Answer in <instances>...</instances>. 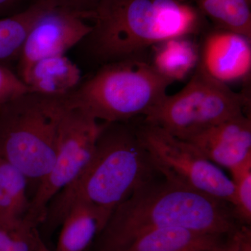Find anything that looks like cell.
<instances>
[{"instance_id":"2","label":"cell","mask_w":251,"mask_h":251,"mask_svg":"<svg viewBox=\"0 0 251 251\" xmlns=\"http://www.w3.org/2000/svg\"><path fill=\"white\" fill-rule=\"evenodd\" d=\"M92 30L82 41L100 66L148 59L153 46L176 36L201 35L209 21L191 0H101L91 13Z\"/></svg>"},{"instance_id":"9","label":"cell","mask_w":251,"mask_h":251,"mask_svg":"<svg viewBox=\"0 0 251 251\" xmlns=\"http://www.w3.org/2000/svg\"><path fill=\"white\" fill-rule=\"evenodd\" d=\"M85 15L50 6L31 27L18 59L19 75L32 63L51 56L64 54L92 30Z\"/></svg>"},{"instance_id":"10","label":"cell","mask_w":251,"mask_h":251,"mask_svg":"<svg viewBox=\"0 0 251 251\" xmlns=\"http://www.w3.org/2000/svg\"><path fill=\"white\" fill-rule=\"evenodd\" d=\"M200 67L227 84L248 82L251 74V39L228 29L209 27L201 34Z\"/></svg>"},{"instance_id":"15","label":"cell","mask_w":251,"mask_h":251,"mask_svg":"<svg viewBox=\"0 0 251 251\" xmlns=\"http://www.w3.org/2000/svg\"><path fill=\"white\" fill-rule=\"evenodd\" d=\"M55 251H86L103 229L98 214L87 204H75L63 220Z\"/></svg>"},{"instance_id":"6","label":"cell","mask_w":251,"mask_h":251,"mask_svg":"<svg viewBox=\"0 0 251 251\" xmlns=\"http://www.w3.org/2000/svg\"><path fill=\"white\" fill-rule=\"evenodd\" d=\"M251 100L227 84L213 78L198 64L187 84L174 95H167L143 121L188 141L225 120L249 112Z\"/></svg>"},{"instance_id":"11","label":"cell","mask_w":251,"mask_h":251,"mask_svg":"<svg viewBox=\"0 0 251 251\" xmlns=\"http://www.w3.org/2000/svg\"><path fill=\"white\" fill-rule=\"evenodd\" d=\"M187 142L216 166L231 171L251 156V113L225 120Z\"/></svg>"},{"instance_id":"5","label":"cell","mask_w":251,"mask_h":251,"mask_svg":"<svg viewBox=\"0 0 251 251\" xmlns=\"http://www.w3.org/2000/svg\"><path fill=\"white\" fill-rule=\"evenodd\" d=\"M65 108L63 96L33 92L0 105V158L22 172L36 188L55 161Z\"/></svg>"},{"instance_id":"23","label":"cell","mask_w":251,"mask_h":251,"mask_svg":"<svg viewBox=\"0 0 251 251\" xmlns=\"http://www.w3.org/2000/svg\"><path fill=\"white\" fill-rule=\"evenodd\" d=\"M28 1L29 0H0V18L12 16L27 9L33 3Z\"/></svg>"},{"instance_id":"1","label":"cell","mask_w":251,"mask_h":251,"mask_svg":"<svg viewBox=\"0 0 251 251\" xmlns=\"http://www.w3.org/2000/svg\"><path fill=\"white\" fill-rule=\"evenodd\" d=\"M159 175L140 139L135 120L103 122L90 161L51 200L41 225L55 228L72 206L82 203L95 210L103 228L117 206Z\"/></svg>"},{"instance_id":"22","label":"cell","mask_w":251,"mask_h":251,"mask_svg":"<svg viewBox=\"0 0 251 251\" xmlns=\"http://www.w3.org/2000/svg\"><path fill=\"white\" fill-rule=\"evenodd\" d=\"M47 3L52 6L64 8L85 15L88 21L91 13L95 10L101 0H34Z\"/></svg>"},{"instance_id":"7","label":"cell","mask_w":251,"mask_h":251,"mask_svg":"<svg viewBox=\"0 0 251 251\" xmlns=\"http://www.w3.org/2000/svg\"><path fill=\"white\" fill-rule=\"evenodd\" d=\"M136 126L155 169L164 179L233 206L232 179L192 144L144 122L143 118L142 121L136 122Z\"/></svg>"},{"instance_id":"17","label":"cell","mask_w":251,"mask_h":251,"mask_svg":"<svg viewBox=\"0 0 251 251\" xmlns=\"http://www.w3.org/2000/svg\"><path fill=\"white\" fill-rule=\"evenodd\" d=\"M49 6L34 1L21 12L0 18V63L18 61L31 27Z\"/></svg>"},{"instance_id":"25","label":"cell","mask_w":251,"mask_h":251,"mask_svg":"<svg viewBox=\"0 0 251 251\" xmlns=\"http://www.w3.org/2000/svg\"><path fill=\"white\" fill-rule=\"evenodd\" d=\"M240 226L232 234H229L227 239L222 244L214 248L211 251H239V232Z\"/></svg>"},{"instance_id":"18","label":"cell","mask_w":251,"mask_h":251,"mask_svg":"<svg viewBox=\"0 0 251 251\" xmlns=\"http://www.w3.org/2000/svg\"><path fill=\"white\" fill-rule=\"evenodd\" d=\"M214 27L251 39V3L247 0H191Z\"/></svg>"},{"instance_id":"24","label":"cell","mask_w":251,"mask_h":251,"mask_svg":"<svg viewBox=\"0 0 251 251\" xmlns=\"http://www.w3.org/2000/svg\"><path fill=\"white\" fill-rule=\"evenodd\" d=\"M20 221L13 225L3 224L0 221V251H9Z\"/></svg>"},{"instance_id":"21","label":"cell","mask_w":251,"mask_h":251,"mask_svg":"<svg viewBox=\"0 0 251 251\" xmlns=\"http://www.w3.org/2000/svg\"><path fill=\"white\" fill-rule=\"evenodd\" d=\"M35 226L23 219L16 227L9 251H37L41 235Z\"/></svg>"},{"instance_id":"16","label":"cell","mask_w":251,"mask_h":251,"mask_svg":"<svg viewBox=\"0 0 251 251\" xmlns=\"http://www.w3.org/2000/svg\"><path fill=\"white\" fill-rule=\"evenodd\" d=\"M28 184L22 172L0 158V221L3 224H16L25 216L30 201Z\"/></svg>"},{"instance_id":"8","label":"cell","mask_w":251,"mask_h":251,"mask_svg":"<svg viewBox=\"0 0 251 251\" xmlns=\"http://www.w3.org/2000/svg\"><path fill=\"white\" fill-rule=\"evenodd\" d=\"M103 125L80 108L66 105L59 124L55 161L36 188L23 219L36 226L43 224L51 200L90 161Z\"/></svg>"},{"instance_id":"28","label":"cell","mask_w":251,"mask_h":251,"mask_svg":"<svg viewBox=\"0 0 251 251\" xmlns=\"http://www.w3.org/2000/svg\"></svg>"},{"instance_id":"19","label":"cell","mask_w":251,"mask_h":251,"mask_svg":"<svg viewBox=\"0 0 251 251\" xmlns=\"http://www.w3.org/2000/svg\"><path fill=\"white\" fill-rule=\"evenodd\" d=\"M234 185V214L242 225L251 223V156L231 170Z\"/></svg>"},{"instance_id":"26","label":"cell","mask_w":251,"mask_h":251,"mask_svg":"<svg viewBox=\"0 0 251 251\" xmlns=\"http://www.w3.org/2000/svg\"><path fill=\"white\" fill-rule=\"evenodd\" d=\"M37 251H51L50 250L47 246L46 245L45 243L42 240V239H40L39 243V247H38Z\"/></svg>"},{"instance_id":"20","label":"cell","mask_w":251,"mask_h":251,"mask_svg":"<svg viewBox=\"0 0 251 251\" xmlns=\"http://www.w3.org/2000/svg\"><path fill=\"white\" fill-rule=\"evenodd\" d=\"M27 92L29 88L18 74L0 63V105Z\"/></svg>"},{"instance_id":"4","label":"cell","mask_w":251,"mask_h":251,"mask_svg":"<svg viewBox=\"0 0 251 251\" xmlns=\"http://www.w3.org/2000/svg\"><path fill=\"white\" fill-rule=\"evenodd\" d=\"M172 84L148 59H126L103 64L63 97L67 107L80 108L99 122H129L150 115Z\"/></svg>"},{"instance_id":"12","label":"cell","mask_w":251,"mask_h":251,"mask_svg":"<svg viewBox=\"0 0 251 251\" xmlns=\"http://www.w3.org/2000/svg\"><path fill=\"white\" fill-rule=\"evenodd\" d=\"M18 76L29 92L60 97L80 85L81 72L65 54H60L36 61Z\"/></svg>"},{"instance_id":"14","label":"cell","mask_w":251,"mask_h":251,"mask_svg":"<svg viewBox=\"0 0 251 251\" xmlns=\"http://www.w3.org/2000/svg\"><path fill=\"white\" fill-rule=\"evenodd\" d=\"M225 237L183 227H166L143 234L122 251H210L222 244Z\"/></svg>"},{"instance_id":"3","label":"cell","mask_w":251,"mask_h":251,"mask_svg":"<svg viewBox=\"0 0 251 251\" xmlns=\"http://www.w3.org/2000/svg\"><path fill=\"white\" fill-rule=\"evenodd\" d=\"M158 176L117 206L96 238V251H124L140 236L157 229L183 227L227 236L242 226L229 203Z\"/></svg>"},{"instance_id":"13","label":"cell","mask_w":251,"mask_h":251,"mask_svg":"<svg viewBox=\"0 0 251 251\" xmlns=\"http://www.w3.org/2000/svg\"><path fill=\"white\" fill-rule=\"evenodd\" d=\"M194 36L171 38L150 49L149 62L162 77L171 82L191 76L200 62L199 43Z\"/></svg>"},{"instance_id":"27","label":"cell","mask_w":251,"mask_h":251,"mask_svg":"<svg viewBox=\"0 0 251 251\" xmlns=\"http://www.w3.org/2000/svg\"><path fill=\"white\" fill-rule=\"evenodd\" d=\"M247 1H249V2H250V3H251V0H247Z\"/></svg>"}]
</instances>
